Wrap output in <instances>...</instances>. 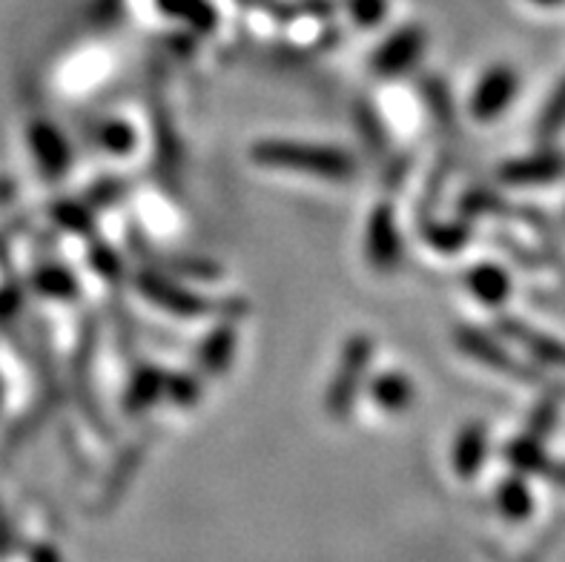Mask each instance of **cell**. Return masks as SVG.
Segmentation results:
<instances>
[{
    "mask_svg": "<svg viewBox=\"0 0 565 562\" xmlns=\"http://www.w3.org/2000/svg\"><path fill=\"white\" fill-rule=\"evenodd\" d=\"M253 161L265 167H279V170L310 172L324 181H348L356 172V161L337 147H322V144L301 141H258L253 147Z\"/></svg>",
    "mask_w": 565,
    "mask_h": 562,
    "instance_id": "cell-1",
    "label": "cell"
},
{
    "mask_svg": "<svg viewBox=\"0 0 565 562\" xmlns=\"http://www.w3.org/2000/svg\"><path fill=\"white\" fill-rule=\"evenodd\" d=\"M373 357V342L367 336H353L351 342L344 344L342 350V364H339L337 377H333V384L328 391V411L330 416H348L356 402L359 384H362V377H365L367 364H371Z\"/></svg>",
    "mask_w": 565,
    "mask_h": 562,
    "instance_id": "cell-2",
    "label": "cell"
},
{
    "mask_svg": "<svg viewBox=\"0 0 565 562\" xmlns=\"http://www.w3.org/2000/svg\"><path fill=\"white\" fill-rule=\"evenodd\" d=\"M516 89H520V75L511 66H491L473 86L471 104H468L471 115L477 121H494L511 107Z\"/></svg>",
    "mask_w": 565,
    "mask_h": 562,
    "instance_id": "cell-3",
    "label": "cell"
},
{
    "mask_svg": "<svg viewBox=\"0 0 565 562\" xmlns=\"http://www.w3.org/2000/svg\"><path fill=\"white\" fill-rule=\"evenodd\" d=\"M365 256L367 262L382 273H391L399 264L402 238L396 227V215L387 204H380L367 219L365 233Z\"/></svg>",
    "mask_w": 565,
    "mask_h": 562,
    "instance_id": "cell-4",
    "label": "cell"
},
{
    "mask_svg": "<svg viewBox=\"0 0 565 562\" xmlns=\"http://www.w3.org/2000/svg\"><path fill=\"white\" fill-rule=\"evenodd\" d=\"M138 290H141L143 299H150L152 305L164 307L167 314L172 316L193 319V316H204L210 310L207 299H201V296L190 293L186 287L175 285L170 278L158 276V273H141V276H138Z\"/></svg>",
    "mask_w": 565,
    "mask_h": 562,
    "instance_id": "cell-5",
    "label": "cell"
},
{
    "mask_svg": "<svg viewBox=\"0 0 565 562\" xmlns=\"http://www.w3.org/2000/svg\"><path fill=\"white\" fill-rule=\"evenodd\" d=\"M425 52V32L419 26H405L382 43L376 55H373V70L380 72L382 78H394L408 72L411 66L423 57Z\"/></svg>",
    "mask_w": 565,
    "mask_h": 562,
    "instance_id": "cell-6",
    "label": "cell"
},
{
    "mask_svg": "<svg viewBox=\"0 0 565 562\" xmlns=\"http://www.w3.org/2000/svg\"><path fill=\"white\" fill-rule=\"evenodd\" d=\"M457 344L466 350L468 357L477 359V362H482V364H488V368H494V371L509 373V377H516V379L531 377V371L525 368V364L514 362V359L509 357V350H502V344L497 342V339H491L488 333H482V330H471V328L459 330Z\"/></svg>",
    "mask_w": 565,
    "mask_h": 562,
    "instance_id": "cell-7",
    "label": "cell"
},
{
    "mask_svg": "<svg viewBox=\"0 0 565 562\" xmlns=\"http://www.w3.org/2000/svg\"><path fill=\"white\" fill-rule=\"evenodd\" d=\"M29 144H32L38 167L46 172V179H61V172L70 170V144H66V138L52 124L38 121L32 127V132H29Z\"/></svg>",
    "mask_w": 565,
    "mask_h": 562,
    "instance_id": "cell-8",
    "label": "cell"
},
{
    "mask_svg": "<svg viewBox=\"0 0 565 562\" xmlns=\"http://www.w3.org/2000/svg\"><path fill=\"white\" fill-rule=\"evenodd\" d=\"M565 172V161L554 152H540V156L516 158L500 167V181L505 184H545V181H557Z\"/></svg>",
    "mask_w": 565,
    "mask_h": 562,
    "instance_id": "cell-9",
    "label": "cell"
},
{
    "mask_svg": "<svg viewBox=\"0 0 565 562\" xmlns=\"http://www.w3.org/2000/svg\"><path fill=\"white\" fill-rule=\"evenodd\" d=\"M500 328L505 330L516 344H523L537 362L552 364V368H565V342H559L554 336L540 333V330H534L531 325H523V321L516 319H502Z\"/></svg>",
    "mask_w": 565,
    "mask_h": 562,
    "instance_id": "cell-10",
    "label": "cell"
},
{
    "mask_svg": "<svg viewBox=\"0 0 565 562\" xmlns=\"http://www.w3.org/2000/svg\"><path fill=\"white\" fill-rule=\"evenodd\" d=\"M488 456V434L486 427L480 422H468L462 431L454 439V470H457V477L462 479H473L477 477V470L482 468Z\"/></svg>",
    "mask_w": 565,
    "mask_h": 562,
    "instance_id": "cell-11",
    "label": "cell"
},
{
    "mask_svg": "<svg viewBox=\"0 0 565 562\" xmlns=\"http://www.w3.org/2000/svg\"><path fill=\"white\" fill-rule=\"evenodd\" d=\"M468 290H471L473 299L482 301V305L500 307L505 305L511 296V278L509 273L502 271L500 264H473L471 273H468Z\"/></svg>",
    "mask_w": 565,
    "mask_h": 562,
    "instance_id": "cell-12",
    "label": "cell"
},
{
    "mask_svg": "<svg viewBox=\"0 0 565 562\" xmlns=\"http://www.w3.org/2000/svg\"><path fill=\"white\" fill-rule=\"evenodd\" d=\"M371 399L385 413H405L414 405V382L399 371H385L371 382Z\"/></svg>",
    "mask_w": 565,
    "mask_h": 562,
    "instance_id": "cell-13",
    "label": "cell"
},
{
    "mask_svg": "<svg viewBox=\"0 0 565 562\" xmlns=\"http://www.w3.org/2000/svg\"><path fill=\"white\" fill-rule=\"evenodd\" d=\"M233 350H236V330L230 325L215 328L213 333L201 342L199 348V364L207 373H222L230 368V359H233Z\"/></svg>",
    "mask_w": 565,
    "mask_h": 562,
    "instance_id": "cell-14",
    "label": "cell"
},
{
    "mask_svg": "<svg viewBox=\"0 0 565 562\" xmlns=\"http://www.w3.org/2000/svg\"><path fill=\"white\" fill-rule=\"evenodd\" d=\"M161 393H167V377L164 373L143 368L132 377V384L127 391V411H147Z\"/></svg>",
    "mask_w": 565,
    "mask_h": 562,
    "instance_id": "cell-15",
    "label": "cell"
},
{
    "mask_svg": "<svg viewBox=\"0 0 565 562\" xmlns=\"http://www.w3.org/2000/svg\"><path fill=\"white\" fill-rule=\"evenodd\" d=\"M161 12L170 18H181L195 29H210L215 23V12L207 0H156Z\"/></svg>",
    "mask_w": 565,
    "mask_h": 562,
    "instance_id": "cell-16",
    "label": "cell"
},
{
    "mask_svg": "<svg viewBox=\"0 0 565 562\" xmlns=\"http://www.w3.org/2000/svg\"><path fill=\"white\" fill-rule=\"evenodd\" d=\"M497 506H500V511L505 513L509 520H514V522L525 520V517L531 513L529 485H525L520 477L509 479V483H502L500 491H497Z\"/></svg>",
    "mask_w": 565,
    "mask_h": 562,
    "instance_id": "cell-17",
    "label": "cell"
},
{
    "mask_svg": "<svg viewBox=\"0 0 565 562\" xmlns=\"http://www.w3.org/2000/svg\"><path fill=\"white\" fill-rule=\"evenodd\" d=\"M35 285L38 290L52 296V299H75L78 296V282H75V276L66 267H55V264H50V267H43L38 273Z\"/></svg>",
    "mask_w": 565,
    "mask_h": 562,
    "instance_id": "cell-18",
    "label": "cell"
},
{
    "mask_svg": "<svg viewBox=\"0 0 565 562\" xmlns=\"http://www.w3.org/2000/svg\"><path fill=\"white\" fill-rule=\"evenodd\" d=\"M98 144L109 156H127L136 147V129L124 121H107L98 129Z\"/></svg>",
    "mask_w": 565,
    "mask_h": 562,
    "instance_id": "cell-19",
    "label": "cell"
},
{
    "mask_svg": "<svg viewBox=\"0 0 565 562\" xmlns=\"http://www.w3.org/2000/svg\"><path fill=\"white\" fill-rule=\"evenodd\" d=\"M563 127H565V78L559 81L557 89H554L552 98H548V104H545L543 115H540V136L554 138Z\"/></svg>",
    "mask_w": 565,
    "mask_h": 562,
    "instance_id": "cell-20",
    "label": "cell"
},
{
    "mask_svg": "<svg viewBox=\"0 0 565 562\" xmlns=\"http://www.w3.org/2000/svg\"><path fill=\"white\" fill-rule=\"evenodd\" d=\"M351 18L356 26L373 29L385 21L387 14V0H348Z\"/></svg>",
    "mask_w": 565,
    "mask_h": 562,
    "instance_id": "cell-21",
    "label": "cell"
},
{
    "mask_svg": "<svg viewBox=\"0 0 565 562\" xmlns=\"http://www.w3.org/2000/svg\"><path fill=\"white\" fill-rule=\"evenodd\" d=\"M468 230L459 227V224H451V227H434L428 233L430 247H443V250H459L462 242H466Z\"/></svg>",
    "mask_w": 565,
    "mask_h": 562,
    "instance_id": "cell-22",
    "label": "cell"
},
{
    "mask_svg": "<svg viewBox=\"0 0 565 562\" xmlns=\"http://www.w3.org/2000/svg\"><path fill=\"white\" fill-rule=\"evenodd\" d=\"M167 393H170L175 402H181V405H190L195 396H199V382H193V379H181V377H172L167 379Z\"/></svg>",
    "mask_w": 565,
    "mask_h": 562,
    "instance_id": "cell-23",
    "label": "cell"
},
{
    "mask_svg": "<svg viewBox=\"0 0 565 562\" xmlns=\"http://www.w3.org/2000/svg\"><path fill=\"white\" fill-rule=\"evenodd\" d=\"M57 219H61V224H64V227H72V230L89 227V221H86V210L81 204H64L61 210H57Z\"/></svg>",
    "mask_w": 565,
    "mask_h": 562,
    "instance_id": "cell-24",
    "label": "cell"
},
{
    "mask_svg": "<svg viewBox=\"0 0 565 562\" xmlns=\"http://www.w3.org/2000/svg\"><path fill=\"white\" fill-rule=\"evenodd\" d=\"M540 474L565 488V463H552V459H545L543 468H540Z\"/></svg>",
    "mask_w": 565,
    "mask_h": 562,
    "instance_id": "cell-25",
    "label": "cell"
},
{
    "mask_svg": "<svg viewBox=\"0 0 565 562\" xmlns=\"http://www.w3.org/2000/svg\"><path fill=\"white\" fill-rule=\"evenodd\" d=\"M534 3H540V7H557L563 0H534Z\"/></svg>",
    "mask_w": 565,
    "mask_h": 562,
    "instance_id": "cell-26",
    "label": "cell"
}]
</instances>
